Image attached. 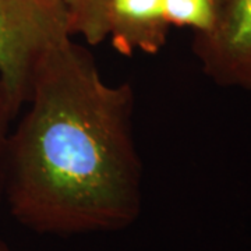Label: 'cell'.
Segmentation results:
<instances>
[{"mask_svg":"<svg viewBox=\"0 0 251 251\" xmlns=\"http://www.w3.org/2000/svg\"><path fill=\"white\" fill-rule=\"evenodd\" d=\"M222 0H162L163 14L171 27L190 28L194 35L215 25Z\"/></svg>","mask_w":251,"mask_h":251,"instance_id":"6","label":"cell"},{"mask_svg":"<svg viewBox=\"0 0 251 251\" xmlns=\"http://www.w3.org/2000/svg\"><path fill=\"white\" fill-rule=\"evenodd\" d=\"M74 38L63 0H0V80L20 112L39 63Z\"/></svg>","mask_w":251,"mask_h":251,"instance_id":"2","label":"cell"},{"mask_svg":"<svg viewBox=\"0 0 251 251\" xmlns=\"http://www.w3.org/2000/svg\"><path fill=\"white\" fill-rule=\"evenodd\" d=\"M169 28L162 0H109L108 38L119 53H159Z\"/></svg>","mask_w":251,"mask_h":251,"instance_id":"4","label":"cell"},{"mask_svg":"<svg viewBox=\"0 0 251 251\" xmlns=\"http://www.w3.org/2000/svg\"><path fill=\"white\" fill-rule=\"evenodd\" d=\"M72 21L73 34L97 46L108 39L109 0H63Z\"/></svg>","mask_w":251,"mask_h":251,"instance_id":"5","label":"cell"},{"mask_svg":"<svg viewBox=\"0 0 251 251\" xmlns=\"http://www.w3.org/2000/svg\"><path fill=\"white\" fill-rule=\"evenodd\" d=\"M193 52L215 84L251 91V0H222L212 29L194 35Z\"/></svg>","mask_w":251,"mask_h":251,"instance_id":"3","label":"cell"},{"mask_svg":"<svg viewBox=\"0 0 251 251\" xmlns=\"http://www.w3.org/2000/svg\"><path fill=\"white\" fill-rule=\"evenodd\" d=\"M24 115L10 133L3 196L38 234L125 230L143 208L133 131L134 91L110 84L70 38L36 69Z\"/></svg>","mask_w":251,"mask_h":251,"instance_id":"1","label":"cell"},{"mask_svg":"<svg viewBox=\"0 0 251 251\" xmlns=\"http://www.w3.org/2000/svg\"><path fill=\"white\" fill-rule=\"evenodd\" d=\"M0 251H11V250H10L9 244L4 242V240H3L1 237H0Z\"/></svg>","mask_w":251,"mask_h":251,"instance_id":"8","label":"cell"},{"mask_svg":"<svg viewBox=\"0 0 251 251\" xmlns=\"http://www.w3.org/2000/svg\"><path fill=\"white\" fill-rule=\"evenodd\" d=\"M20 113L10 98L3 81L0 80V197L3 196L4 187V172H6V156H7V145L13 122Z\"/></svg>","mask_w":251,"mask_h":251,"instance_id":"7","label":"cell"}]
</instances>
